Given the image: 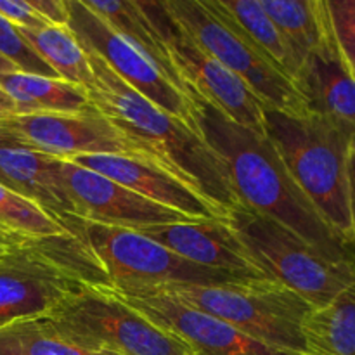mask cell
<instances>
[{"mask_svg":"<svg viewBox=\"0 0 355 355\" xmlns=\"http://www.w3.org/2000/svg\"><path fill=\"white\" fill-rule=\"evenodd\" d=\"M189 99L191 127L225 166L239 207L279 222L333 262H354L355 253L297 186L266 132L236 123L196 92Z\"/></svg>","mask_w":355,"mask_h":355,"instance_id":"6da1fadb","label":"cell"},{"mask_svg":"<svg viewBox=\"0 0 355 355\" xmlns=\"http://www.w3.org/2000/svg\"><path fill=\"white\" fill-rule=\"evenodd\" d=\"M80 47L85 51L94 73V83L85 90L90 104L118 130L142 146L156 165L187 184L225 217L239 207L225 166L201 135L189 123L142 97L96 52Z\"/></svg>","mask_w":355,"mask_h":355,"instance_id":"7a4b0ae2","label":"cell"},{"mask_svg":"<svg viewBox=\"0 0 355 355\" xmlns=\"http://www.w3.org/2000/svg\"><path fill=\"white\" fill-rule=\"evenodd\" d=\"M263 132L297 186L354 252L349 198V149L354 139L318 113L288 114L269 106L263 107Z\"/></svg>","mask_w":355,"mask_h":355,"instance_id":"3957f363","label":"cell"},{"mask_svg":"<svg viewBox=\"0 0 355 355\" xmlns=\"http://www.w3.org/2000/svg\"><path fill=\"white\" fill-rule=\"evenodd\" d=\"M85 286L111 291L106 272L80 236L12 246L0 255V329L44 318Z\"/></svg>","mask_w":355,"mask_h":355,"instance_id":"277c9868","label":"cell"},{"mask_svg":"<svg viewBox=\"0 0 355 355\" xmlns=\"http://www.w3.org/2000/svg\"><path fill=\"white\" fill-rule=\"evenodd\" d=\"M149 290L222 319L263 345L305 355L302 328L312 307L277 281L263 277L217 286L165 284Z\"/></svg>","mask_w":355,"mask_h":355,"instance_id":"5b68a950","label":"cell"},{"mask_svg":"<svg viewBox=\"0 0 355 355\" xmlns=\"http://www.w3.org/2000/svg\"><path fill=\"white\" fill-rule=\"evenodd\" d=\"M248 255L270 279L284 284L312 309L331 304L355 284L354 262H333L279 222L245 207L225 217Z\"/></svg>","mask_w":355,"mask_h":355,"instance_id":"8992f818","label":"cell"},{"mask_svg":"<svg viewBox=\"0 0 355 355\" xmlns=\"http://www.w3.org/2000/svg\"><path fill=\"white\" fill-rule=\"evenodd\" d=\"M62 225L83 239L106 272L114 293H132L165 284L217 286L248 281L193 263L130 229L92 224L76 217H68Z\"/></svg>","mask_w":355,"mask_h":355,"instance_id":"52a82bcc","label":"cell"},{"mask_svg":"<svg viewBox=\"0 0 355 355\" xmlns=\"http://www.w3.org/2000/svg\"><path fill=\"white\" fill-rule=\"evenodd\" d=\"M45 318L69 342L87 350L114 355H194L182 340L153 324L104 288H82Z\"/></svg>","mask_w":355,"mask_h":355,"instance_id":"ba28073f","label":"cell"},{"mask_svg":"<svg viewBox=\"0 0 355 355\" xmlns=\"http://www.w3.org/2000/svg\"><path fill=\"white\" fill-rule=\"evenodd\" d=\"M163 6L266 106L288 114L311 113L295 83L270 64L252 38L222 9L218 0H163Z\"/></svg>","mask_w":355,"mask_h":355,"instance_id":"9c48e42d","label":"cell"},{"mask_svg":"<svg viewBox=\"0 0 355 355\" xmlns=\"http://www.w3.org/2000/svg\"><path fill=\"white\" fill-rule=\"evenodd\" d=\"M137 3L162 35L173 66L189 90V96L191 92H196L236 123L255 132H263L266 104L257 97V94L215 59L196 38L191 37L173 19L163 2L137 0Z\"/></svg>","mask_w":355,"mask_h":355,"instance_id":"30bf717a","label":"cell"},{"mask_svg":"<svg viewBox=\"0 0 355 355\" xmlns=\"http://www.w3.org/2000/svg\"><path fill=\"white\" fill-rule=\"evenodd\" d=\"M0 134L58 159L118 155L155 163L142 146L118 130L94 106L78 113L14 114L0 120Z\"/></svg>","mask_w":355,"mask_h":355,"instance_id":"8fae6325","label":"cell"},{"mask_svg":"<svg viewBox=\"0 0 355 355\" xmlns=\"http://www.w3.org/2000/svg\"><path fill=\"white\" fill-rule=\"evenodd\" d=\"M68 30L80 45L96 52L125 83L172 116L191 125L193 103L173 87L137 49L83 3L68 0Z\"/></svg>","mask_w":355,"mask_h":355,"instance_id":"7c38bea8","label":"cell"},{"mask_svg":"<svg viewBox=\"0 0 355 355\" xmlns=\"http://www.w3.org/2000/svg\"><path fill=\"white\" fill-rule=\"evenodd\" d=\"M114 295L153 324L182 340L194 355H298L263 345L222 319L184 305L162 291L142 290Z\"/></svg>","mask_w":355,"mask_h":355,"instance_id":"4fadbf2b","label":"cell"},{"mask_svg":"<svg viewBox=\"0 0 355 355\" xmlns=\"http://www.w3.org/2000/svg\"><path fill=\"white\" fill-rule=\"evenodd\" d=\"M62 175L76 218L92 224L137 231L142 227L196 222L180 211L155 203L114 180L62 159Z\"/></svg>","mask_w":355,"mask_h":355,"instance_id":"5bb4252c","label":"cell"},{"mask_svg":"<svg viewBox=\"0 0 355 355\" xmlns=\"http://www.w3.org/2000/svg\"><path fill=\"white\" fill-rule=\"evenodd\" d=\"M309 111L328 118L355 139V78L340 51L333 21L293 80Z\"/></svg>","mask_w":355,"mask_h":355,"instance_id":"9a60e30c","label":"cell"},{"mask_svg":"<svg viewBox=\"0 0 355 355\" xmlns=\"http://www.w3.org/2000/svg\"><path fill=\"white\" fill-rule=\"evenodd\" d=\"M135 232L201 267L224 270L246 279L267 277L236 238L225 218L153 225L137 229Z\"/></svg>","mask_w":355,"mask_h":355,"instance_id":"2e32d148","label":"cell"},{"mask_svg":"<svg viewBox=\"0 0 355 355\" xmlns=\"http://www.w3.org/2000/svg\"><path fill=\"white\" fill-rule=\"evenodd\" d=\"M75 165L99 173L114 180L120 186L163 205L166 208L180 211L194 220H211V218H225L218 208L201 194L191 189L187 184L177 179L162 166L149 162H141L137 158L118 155H87L66 159Z\"/></svg>","mask_w":355,"mask_h":355,"instance_id":"e0dca14e","label":"cell"},{"mask_svg":"<svg viewBox=\"0 0 355 355\" xmlns=\"http://www.w3.org/2000/svg\"><path fill=\"white\" fill-rule=\"evenodd\" d=\"M0 184L26 198L64 224L76 217L62 175V159L24 146L0 134Z\"/></svg>","mask_w":355,"mask_h":355,"instance_id":"ac0fdd59","label":"cell"},{"mask_svg":"<svg viewBox=\"0 0 355 355\" xmlns=\"http://www.w3.org/2000/svg\"><path fill=\"white\" fill-rule=\"evenodd\" d=\"M83 3L101 19L106 21L113 30H116L128 44L134 45L173 87L189 97V90L173 66L162 35L151 23V19L146 16L144 10L139 7L137 0L135 2L134 0H104V2L83 0Z\"/></svg>","mask_w":355,"mask_h":355,"instance_id":"d6986e66","label":"cell"},{"mask_svg":"<svg viewBox=\"0 0 355 355\" xmlns=\"http://www.w3.org/2000/svg\"><path fill=\"white\" fill-rule=\"evenodd\" d=\"M0 87L16 104V114L78 113L92 106L85 90L66 80L10 71L0 73Z\"/></svg>","mask_w":355,"mask_h":355,"instance_id":"ffe728a7","label":"cell"},{"mask_svg":"<svg viewBox=\"0 0 355 355\" xmlns=\"http://www.w3.org/2000/svg\"><path fill=\"white\" fill-rule=\"evenodd\" d=\"M305 355H355V284L304 321Z\"/></svg>","mask_w":355,"mask_h":355,"instance_id":"44dd1931","label":"cell"},{"mask_svg":"<svg viewBox=\"0 0 355 355\" xmlns=\"http://www.w3.org/2000/svg\"><path fill=\"white\" fill-rule=\"evenodd\" d=\"M297 59L298 68L322 40L331 14L328 0H259ZM298 73V71H297Z\"/></svg>","mask_w":355,"mask_h":355,"instance_id":"7402d4cb","label":"cell"},{"mask_svg":"<svg viewBox=\"0 0 355 355\" xmlns=\"http://www.w3.org/2000/svg\"><path fill=\"white\" fill-rule=\"evenodd\" d=\"M31 49L61 76V80L89 89L94 83L89 58L68 28L45 26L40 30H19Z\"/></svg>","mask_w":355,"mask_h":355,"instance_id":"603a6c76","label":"cell"},{"mask_svg":"<svg viewBox=\"0 0 355 355\" xmlns=\"http://www.w3.org/2000/svg\"><path fill=\"white\" fill-rule=\"evenodd\" d=\"M71 234L54 217L0 184V252L35 239Z\"/></svg>","mask_w":355,"mask_h":355,"instance_id":"cb8c5ba5","label":"cell"},{"mask_svg":"<svg viewBox=\"0 0 355 355\" xmlns=\"http://www.w3.org/2000/svg\"><path fill=\"white\" fill-rule=\"evenodd\" d=\"M218 3L252 38L270 64L293 82L298 71L297 59L259 0H218Z\"/></svg>","mask_w":355,"mask_h":355,"instance_id":"d4e9b609","label":"cell"},{"mask_svg":"<svg viewBox=\"0 0 355 355\" xmlns=\"http://www.w3.org/2000/svg\"><path fill=\"white\" fill-rule=\"evenodd\" d=\"M0 355H114L69 342L47 318L26 319L0 329Z\"/></svg>","mask_w":355,"mask_h":355,"instance_id":"484cf974","label":"cell"},{"mask_svg":"<svg viewBox=\"0 0 355 355\" xmlns=\"http://www.w3.org/2000/svg\"><path fill=\"white\" fill-rule=\"evenodd\" d=\"M0 58L12 62L21 73L61 80V76L28 45L19 28L2 16H0Z\"/></svg>","mask_w":355,"mask_h":355,"instance_id":"4316f807","label":"cell"},{"mask_svg":"<svg viewBox=\"0 0 355 355\" xmlns=\"http://www.w3.org/2000/svg\"><path fill=\"white\" fill-rule=\"evenodd\" d=\"M329 14H331L333 28H335L336 40H338L340 51L345 58L349 69L355 78V19L342 9L338 0H329L328 2Z\"/></svg>","mask_w":355,"mask_h":355,"instance_id":"83f0119b","label":"cell"},{"mask_svg":"<svg viewBox=\"0 0 355 355\" xmlns=\"http://www.w3.org/2000/svg\"><path fill=\"white\" fill-rule=\"evenodd\" d=\"M0 16L19 30H40L49 26L47 21L35 12L28 0H0Z\"/></svg>","mask_w":355,"mask_h":355,"instance_id":"f1b7e54d","label":"cell"},{"mask_svg":"<svg viewBox=\"0 0 355 355\" xmlns=\"http://www.w3.org/2000/svg\"><path fill=\"white\" fill-rule=\"evenodd\" d=\"M35 12L44 17L51 26L68 28V0H28Z\"/></svg>","mask_w":355,"mask_h":355,"instance_id":"f546056e","label":"cell"},{"mask_svg":"<svg viewBox=\"0 0 355 355\" xmlns=\"http://www.w3.org/2000/svg\"><path fill=\"white\" fill-rule=\"evenodd\" d=\"M349 198H350V215H352L354 252H355V139L350 142V149H349Z\"/></svg>","mask_w":355,"mask_h":355,"instance_id":"4dcf8cb0","label":"cell"},{"mask_svg":"<svg viewBox=\"0 0 355 355\" xmlns=\"http://www.w3.org/2000/svg\"><path fill=\"white\" fill-rule=\"evenodd\" d=\"M14 114H16V104L0 87V120H6V118L14 116Z\"/></svg>","mask_w":355,"mask_h":355,"instance_id":"1f68e13d","label":"cell"},{"mask_svg":"<svg viewBox=\"0 0 355 355\" xmlns=\"http://www.w3.org/2000/svg\"><path fill=\"white\" fill-rule=\"evenodd\" d=\"M338 3L355 19V0H338Z\"/></svg>","mask_w":355,"mask_h":355,"instance_id":"d6a6232c","label":"cell"},{"mask_svg":"<svg viewBox=\"0 0 355 355\" xmlns=\"http://www.w3.org/2000/svg\"><path fill=\"white\" fill-rule=\"evenodd\" d=\"M10 71H17L16 66H14L10 61H7V59L0 58V73H10Z\"/></svg>","mask_w":355,"mask_h":355,"instance_id":"836d02e7","label":"cell"},{"mask_svg":"<svg viewBox=\"0 0 355 355\" xmlns=\"http://www.w3.org/2000/svg\"><path fill=\"white\" fill-rule=\"evenodd\" d=\"M354 269H355V257H354Z\"/></svg>","mask_w":355,"mask_h":355,"instance_id":"e575fe53","label":"cell"},{"mask_svg":"<svg viewBox=\"0 0 355 355\" xmlns=\"http://www.w3.org/2000/svg\"><path fill=\"white\" fill-rule=\"evenodd\" d=\"M2 253H3V252H0V255H2Z\"/></svg>","mask_w":355,"mask_h":355,"instance_id":"d590c367","label":"cell"}]
</instances>
